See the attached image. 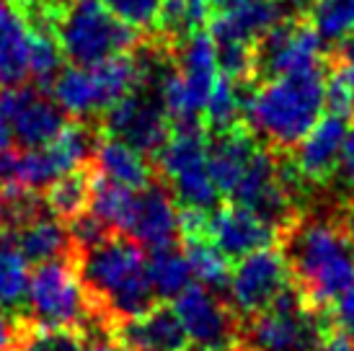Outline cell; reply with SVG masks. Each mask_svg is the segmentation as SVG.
Wrapping results in <instances>:
<instances>
[{"label":"cell","instance_id":"8","mask_svg":"<svg viewBox=\"0 0 354 351\" xmlns=\"http://www.w3.org/2000/svg\"><path fill=\"white\" fill-rule=\"evenodd\" d=\"M156 160L178 205L215 209L220 189L209 171V132L205 127L174 129Z\"/></svg>","mask_w":354,"mask_h":351},{"label":"cell","instance_id":"33","mask_svg":"<svg viewBox=\"0 0 354 351\" xmlns=\"http://www.w3.org/2000/svg\"><path fill=\"white\" fill-rule=\"evenodd\" d=\"M83 351H129V349L122 343V339L117 336L114 328L99 325V328H91V331L86 333Z\"/></svg>","mask_w":354,"mask_h":351},{"label":"cell","instance_id":"25","mask_svg":"<svg viewBox=\"0 0 354 351\" xmlns=\"http://www.w3.org/2000/svg\"><path fill=\"white\" fill-rule=\"evenodd\" d=\"M181 243H184V254H187L189 263H192L194 279L225 297L227 284H230V272H233V261L217 248V243L209 235L184 238Z\"/></svg>","mask_w":354,"mask_h":351},{"label":"cell","instance_id":"30","mask_svg":"<svg viewBox=\"0 0 354 351\" xmlns=\"http://www.w3.org/2000/svg\"><path fill=\"white\" fill-rule=\"evenodd\" d=\"M326 106L334 114L349 119L354 117V78L342 62L328 65L326 73Z\"/></svg>","mask_w":354,"mask_h":351},{"label":"cell","instance_id":"9","mask_svg":"<svg viewBox=\"0 0 354 351\" xmlns=\"http://www.w3.org/2000/svg\"><path fill=\"white\" fill-rule=\"evenodd\" d=\"M295 284L287 254L279 245H266L233 263L225 300L243 323L259 315Z\"/></svg>","mask_w":354,"mask_h":351},{"label":"cell","instance_id":"2","mask_svg":"<svg viewBox=\"0 0 354 351\" xmlns=\"http://www.w3.org/2000/svg\"><path fill=\"white\" fill-rule=\"evenodd\" d=\"M328 65L264 80L248 93L246 127L274 150H290L318 124L326 108Z\"/></svg>","mask_w":354,"mask_h":351},{"label":"cell","instance_id":"34","mask_svg":"<svg viewBox=\"0 0 354 351\" xmlns=\"http://www.w3.org/2000/svg\"><path fill=\"white\" fill-rule=\"evenodd\" d=\"M21 325H24V315L0 307V351H10L16 346Z\"/></svg>","mask_w":354,"mask_h":351},{"label":"cell","instance_id":"12","mask_svg":"<svg viewBox=\"0 0 354 351\" xmlns=\"http://www.w3.org/2000/svg\"><path fill=\"white\" fill-rule=\"evenodd\" d=\"M0 114L8 122L13 140L24 147H41L65 129V111L39 86L0 88Z\"/></svg>","mask_w":354,"mask_h":351},{"label":"cell","instance_id":"6","mask_svg":"<svg viewBox=\"0 0 354 351\" xmlns=\"http://www.w3.org/2000/svg\"><path fill=\"white\" fill-rule=\"evenodd\" d=\"M334 331L331 310L308 303L292 284L266 310L241 323L238 343L246 351H315Z\"/></svg>","mask_w":354,"mask_h":351},{"label":"cell","instance_id":"37","mask_svg":"<svg viewBox=\"0 0 354 351\" xmlns=\"http://www.w3.org/2000/svg\"><path fill=\"white\" fill-rule=\"evenodd\" d=\"M10 140H13V135H10V129H8V122H6L3 114H0V150H3V147H8Z\"/></svg>","mask_w":354,"mask_h":351},{"label":"cell","instance_id":"13","mask_svg":"<svg viewBox=\"0 0 354 351\" xmlns=\"http://www.w3.org/2000/svg\"><path fill=\"white\" fill-rule=\"evenodd\" d=\"M104 132L138 147L140 153L156 158L168 137L174 135V124L166 117L158 96H148L142 88L117 101L104 114Z\"/></svg>","mask_w":354,"mask_h":351},{"label":"cell","instance_id":"24","mask_svg":"<svg viewBox=\"0 0 354 351\" xmlns=\"http://www.w3.org/2000/svg\"><path fill=\"white\" fill-rule=\"evenodd\" d=\"M29 261L21 254L13 235L0 230V307L10 312H24L26 290H29Z\"/></svg>","mask_w":354,"mask_h":351},{"label":"cell","instance_id":"14","mask_svg":"<svg viewBox=\"0 0 354 351\" xmlns=\"http://www.w3.org/2000/svg\"><path fill=\"white\" fill-rule=\"evenodd\" d=\"M209 238L230 261H238L259 248L279 243L282 230L254 209L230 202V205L217 207L209 215Z\"/></svg>","mask_w":354,"mask_h":351},{"label":"cell","instance_id":"10","mask_svg":"<svg viewBox=\"0 0 354 351\" xmlns=\"http://www.w3.org/2000/svg\"><path fill=\"white\" fill-rule=\"evenodd\" d=\"M324 44L308 19L277 21L256 39V78L269 80L326 65Z\"/></svg>","mask_w":354,"mask_h":351},{"label":"cell","instance_id":"17","mask_svg":"<svg viewBox=\"0 0 354 351\" xmlns=\"http://www.w3.org/2000/svg\"><path fill=\"white\" fill-rule=\"evenodd\" d=\"M129 351H189L192 339L178 321L174 307L156 305L140 318L122 323L114 328Z\"/></svg>","mask_w":354,"mask_h":351},{"label":"cell","instance_id":"1","mask_svg":"<svg viewBox=\"0 0 354 351\" xmlns=\"http://www.w3.org/2000/svg\"><path fill=\"white\" fill-rule=\"evenodd\" d=\"M73 261L93 300L101 325L117 328L158 305L148 258L129 235H106L96 245L75 251Z\"/></svg>","mask_w":354,"mask_h":351},{"label":"cell","instance_id":"23","mask_svg":"<svg viewBox=\"0 0 354 351\" xmlns=\"http://www.w3.org/2000/svg\"><path fill=\"white\" fill-rule=\"evenodd\" d=\"M248 83H238V80L227 78L220 73L215 86L209 91V98L205 104V129L209 135L217 132H227L233 127H241V119L246 117V101H248Z\"/></svg>","mask_w":354,"mask_h":351},{"label":"cell","instance_id":"21","mask_svg":"<svg viewBox=\"0 0 354 351\" xmlns=\"http://www.w3.org/2000/svg\"><path fill=\"white\" fill-rule=\"evenodd\" d=\"M13 240L21 248V254L26 256L29 263H47L55 258H68L73 256V238L65 220L55 217L44 207L41 212L26 220V222L13 230Z\"/></svg>","mask_w":354,"mask_h":351},{"label":"cell","instance_id":"36","mask_svg":"<svg viewBox=\"0 0 354 351\" xmlns=\"http://www.w3.org/2000/svg\"><path fill=\"white\" fill-rule=\"evenodd\" d=\"M336 62H342V65L346 68V73L354 78V34L342 41V49H339V57H336Z\"/></svg>","mask_w":354,"mask_h":351},{"label":"cell","instance_id":"29","mask_svg":"<svg viewBox=\"0 0 354 351\" xmlns=\"http://www.w3.org/2000/svg\"><path fill=\"white\" fill-rule=\"evenodd\" d=\"M163 3L166 0H104V6L119 21H124L138 31H158Z\"/></svg>","mask_w":354,"mask_h":351},{"label":"cell","instance_id":"35","mask_svg":"<svg viewBox=\"0 0 354 351\" xmlns=\"http://www.w3.org/2000/svg\"><path fill=\"white\" fill-rule=\"evenodd\" d=\"M315 351H354V341L349 336H344V333L334 331Z\"/></svg>","mask_w":354,"mask_h":351},{"label":"cell","instance_id":"11","mask_svg":"<svg viewBox=\"0 0 354 351\" xmlns=\"http://www.w3.org/2000/svg\"><path fill=\"white\" fill-rule=\"evenodd\" d=\"M174 310L192 343L209 349H227L238 343L241 333L238 315L223 294L205 284H189L184 292L176 294Z\"/></svg>","mask_w":354,"mask_h":351},{"label":"cell","instance_id":"28","mask_svg":"<svg viewBox=\"0 0 354 351\" xmlns=\"http://www.w3.org/2000/svg\"><path fill=\"white\" fill-rule=\"evenodd\" d=\"M86 331L65 325H37L24 318L16 346L10 351H83Z\"/></svg>","mask_w":354,"mask_h":351},{"label":"cell","instance_id":"16","mask_svg":"<svg viewBox=\"0 0 354 351\" xmlns=\"http://www.w3.org/2000/svg\"><path fill=\"white\" fill-rule=\"evenodd\" d=\"M132 240H138L145 248H163L174 245L178 240V207L176 196L171 194L168 186H160L158 181L148 184L145 189H138L135 209L129 220L127 233Z\"/></svg>","mask_w":354,"mask_h":351},{"label":"cell","instance_id":"27","mask_svg":"<svg viewBox=\"0 0 354 351\" xmlns=\"http://www.w3.org/2000/svg\"><path fill=\"white\" fill-rule=\"evenodd\" d=\"M305 10L326 44H342L354 34V0H308Z\"/></svg>","mask_w":354,"mask_h":351},{"label":"cell","instance_id":"20","mask_svg":"<svg viewBox=\"0 0 354 351\" xmlns=\"http://www.w3.org/2000/svg\"><path fill=\"white\" fill-rule=\"evenodd\" d=\"M176 70L184 78L187 88L192 91V96L197 98V104L202 106L205 114V104L209 98V91L215 86V80L220 78V65H217V44L212 31L199 29L192 37L176 44Z\"/></svg>","mask_w":354,"mask_h":351},{"label":"cell","instance_id":"38","mask_svg":"<svg viewBox=\"0 0 354 351\" xmlns=\"http://www.w3.org/2000/svg\"><path fill=\"white\" fill-rule=\"evenodd\" d=\"M189 351H225V349H209V346H197V349H189Z\"/></svg>","mask_w":354,"mask_h":351},{"label":"cell","instance_id":"18","mask_svg":"<svg viewBox=\"0 0 354 351\" xmlns=\"http://www.w3.org/2000/svg\"><path fill=\"white\" fill-rule=\"evenodd\" d=\"M31 80V29L13 0H0V88Z\"/></svg>","mask_w":354,"mask_h":351},{"label":"cell","instance_id":"3","mask_svg":"<svg viewBox=\"0 0 354 351\" xmlns=\"http://www.w3.org/2000/svg\"><path fill=\"white\" fill-rule=\"evenodd\" d=\"M295 287L308 303L331 307L354 284V243L344 225L297 217L282 235Z\"/></svg>","mask_w":354,"mask_h":351},{"label":"cell","instance_id":"5","mask_svg":"<svg viewBox=\"0 0 354 351\" xmlns=\"http://www.w3.org/2000/svg\"><path fill=\"white\" fill-rule=\"evenodd\" d=\"M52 31L70 65H96L140 47V31L119 21L104 0H55Z\"/></svg>","mask_w":354,"mask_h":351},{"label":"cell","instance_id":"15","mask_svg":"<svg viewBox=\"0 0 354 351\" xmlns=\"http://www.w3.org/2000/svg\"><path fill=\"white\" fill-rule=\"evenodd\" d=\"M346 129H349V117L328 111L295 145L297 150L292 155V168L305 186H324L326 181L334 178Z\"/></svg>","mask_w":354,"mask_h":351},{"label":"cell","instance_id":"19","mask_svg":"<svg viewBox=\"0 0 354 351\" xmlns=\"http://www.w3.org/2000/svg\"><path fill=\"white\" fill-rule=\"evenodd\" d=\"M91 166L104 178L124 184L129 189H145L156 181V171H153L148 155L140 153L138 147H132L124 140L106 135V132H101L93 158H91Z\"/></svg>","mask_w":354,"mask_h":351},{"label":"cell","instance_id":"4","mask_svg":"<svg viewBox=\"0 0 354 351\" xmlns=\"http://www.w3.org/2000/svg\"><path fill=\"white\" fill-rule=\"evenodd\" d=\"M160 62L163 57L156 52L132 49L96 65H70L52 80V98L70 117H99L124 96L148 86Z\"/></svg>","mask_w":354,"mask_h":351},{"label":"cell","instance_id":"32","mask_svg":"<svg viewBox=\"0 0 354 351\" xmlns=\"http://www.w3.org/2000/svg\"><path fill=\"white\" fill-rule=\"evenodd\" d=\"M334 178L349 191L354 189V122L346 129L344 145H342V153H339V160H336Z\"/></svg>","mask_w":354,"mask_h":351},{"label":"cell","instance_id":"7","mask_svg":"<svg viewBox=\"0 0 354 351\" xmlns=\"http://www.w3.org/2000/svg\"><path fill=\"white\" fill-rule=\"evenodd\" d=\"M21 315L37 325H65L86 333L101 325L73 256L39 263L34 269Z\"/></svg>","mask_w":354,"mask_h":351},{"label":"cell","instance_id":"31","mask_svg":"<svg viewBox=\"0 0 354 351\" xmlns=\"http://www.w3.org/2000/svg\"><path fill=\"white\" fill-rule=\"evenodd\" d=\"M328 310H331V321H334L336 331L349 336L354 341V284L336 297Z\"/></svg>","mask_w":354,"mask_h":351},{"label":"cell","instance_id":"22","mask_svg":"<svg viewBox=\"0 0 354 351\" xmlns=\"http://www.w3.org/2000/svg\"><path fill=\"white\" fill-rule=\"evenodd\" d=\"M91 191H93V168H91V163H86V166L55 178L44 189L41 202L55 217L70 222V220H75L91 209Z\"/></svg>","mask_w":354,"mask_h":351},{"label":"cell","instance_id":"26","mask_svg":"<svg viewBox=\"0 0 354 351\" xmlns=\"http://www.w3.org/2000/svg\"><path fill=\"white\" fill-rule=\"evenodd\" d=\"M148 274L158 297H176L194 282L192 263H189L184 248H176V243L150 251Z\"/></svg>","mask_w":354,"mask_h":351}]
</instances>
